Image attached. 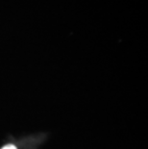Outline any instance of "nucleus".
Returning a JSON list of instances; mask_svg holds the SVG:
<instances>
[{"label":"nucleus","mask_w":148,"mask_h":149,"mask_svg":"<svg viewBox=\"0 0 148 149\" xmlns=\"http://www.w3.org/2000/svg\"><path fill=\"white\" fill-rule=\"evenodd\" d=\"M2 149H17V147H15V145H13V144H9V145H6V146H4Z\"/></svg>","instance_id":"obj_1"}]
</instances>
